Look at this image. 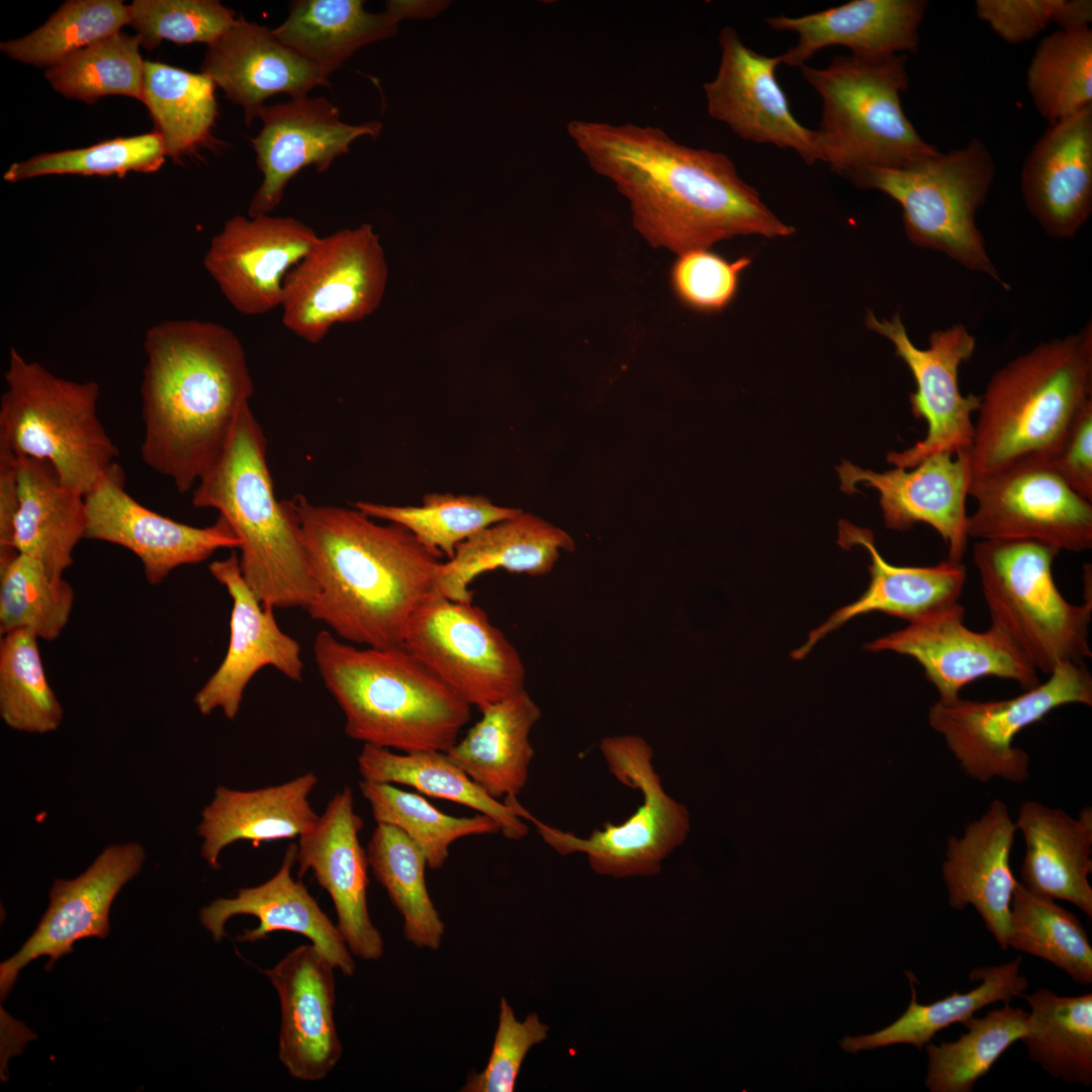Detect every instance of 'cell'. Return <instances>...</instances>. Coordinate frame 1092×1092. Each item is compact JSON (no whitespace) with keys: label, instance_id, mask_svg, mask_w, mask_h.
I'll list each match as a JSON object with an SVG mask.
<instances>
[{"label":"cell","instance_id":"6da1fadb","mask_svg":"<svg viewBox=\"0 0 1092 1092\" xmlns=\"http://www.w3.org/2000/svg\"><path fill=\"white\" fill-rule=\"evenodd\" d=\"M567 132L589 167L626 197L633 225L653 247L679 255L736 236L795 232L724 153L685 146L651 125L573 119Z\"/></svg>","mask_w":1092,"mask_h":1092},{"label":"cell","instance_id":"7a4b0ae2","mask_svg":"<svg viewBox=\"0 0 1092 1092\" xmlns=\"http://www.w3.org/2000/svg\"><path fill=\"white\" fill-rule=\"evenodd\" d=\"M143 461L186 493L217 462L254 384L240 338L201 320H166L145 335Z\"/></svg>","mask_w":1092,"mask_h":1092},{"label":"cell","instance_id":"3957f363","mask_svg":"<svg viewBox=\"0 0 1092 1092\" xmlns=\"http://www.w3.org/2000/svg\"><path fill=\"white\" fill-rule=\"evenodd\" d=\"M292 504L316 585L306 611L342 640L365 647L403 645L407 623L438 589L443 556L405 527L377 524L352 508Z\"/></svg>","mask_w":1092,"mask_h":1092},{"label":"cell","instance_id":"277c9868","mask_svg":"<svg viewBox=\"0 0 1092 1092\" xmlns=\"http://www.w3.org/2000/svg\"><path fill=\"white\" fill-rule=\"evenodd\" d=\"M312 651L354 740L401 752H447L471 718V706L403 645L359 648L323 630Z\"/></svg>","mask_w":1092,"mask_h":1092},{"label":"cell","instance_id":"5b68a950","mask_svg":"<svg viewBox=\"0 0 1092 1092\" xmlns=\"http://www.w3.org/2000/svg\"><path fill=\"white\" fill-rule=\"evenodd\" d=\"M191 503L216 510L229 523L240 541L243 577L264 606L307 609L316 585L301 528L292 500L276 497L267 440L249 403Z\"/></svg>","mask_w":1092,"mask_h":1092},{"label":"cell","instance_id":"8992f818","mask_svg":"<svg viewBox=\"0 0 1092 1092\" xmlns=\"http://www.w3.org/2000/svg\"><path fill=\"white\" fill-rule=\"evenodd\" d=\"M1092 394V322L998 369L981 395L968 450L973 476L1030 457L1050 459Z\"/></svg>","mask_w":1092,"mask_h":1092},{"label":"cell","instance_id":"52a82bcc","mask_svg":"<svg viewBox=\"0 0 1092 1092\" xmlns=\"http://www.w3.org/2000/svg\"><path fill=\"white\" fill-rule=\"evenodd\" d=\"M906 54L838 56L826 68L800 67L823 102L816 130L821 161L839 175L859 167L902 168L940 153L907 118Z\"/></svg>","mask_w":1092,"mask_h":1092},{"label":"cell","instance_id":"ba28073f","mask_svg":"<svg viewBox=\"0 0 1092 1092\" xmlns=\"http://www.w3.org/2000/svg\"><path fill=\"white\" fill-rule=\"evenodd\" d=\"M0 399V451L46 460L67 485L87 494L118 449L97 415L100 386L55 375L10 347Z\"/></svg>","mask_w":1092,"mask_h":1092},{"label":"cell","instance_id":"9c48e42d","mask_svg":"<svg viewBox=\"0 0 1092 1092\" xmlns=\"http://www.w3.org/2000/svg\"><path fill=\"white\" fill-rule=\"evenodd\" d=\"M995 174L991 152L973 139L963 148L902 168L859 167L844 177L859 188L879 190L896 200L912 244L942 253L1009 290L976 223Z\"/></svg>","mask_w":1092,"mask_h":1092},{"label":"cell","instance_id":"30bf717a","mask_svg":"<svg viewBox=\"0 0 1092 1092\" xmlns=\"http://www.w3.org/2000/svg\"><path fill=\"white\" fill-rule=\"evenodd\" d=\"M1060 550L1029 539H985L973 548L991 625L1002 631L1036 670L1092 657V599L1069 603L1053 576Z\"/></svg>","mask_w":1092,"mask_h":1092},{"label":"cell","instance_id":"8fae6325","mask_svg":"<svg viewBox=\"0 0 1092 1092\" xmlns=\"http://www.w3.org/2000/svg\"><path fill=\"white\" fill-rule=\"evenodd\" d=\"M600 749L616 780L642 794V804L627 820L619 825L606 823L589 836L579 837L539 821L523 806L519 815L534 823L542 839L558 853L586 854L590 868L600 875L654 876L663 859L685 841L689 812L663 789L652 764L653 750L643 738L605 737Z\"/></svg>","mask_w":1092,"mask_h":1092},{"label":"cell","instance_id":"7c38bea8","mask_svg":"<svg viewBox=\"0 0 1092 1092\" xmlns=\"http://www.w3.org/2000/svg\"><path fill=\"white\" fill-rule=\"evenodd\" d=\"M1070 704L1092 706V676L1084 663L1060 664L1044 682L1011 699L937 701L928 722L969 777L982 783L995 778L1023 783L1030 777V758L1013 745L1014 738Z\"/></svg>","mask_w":1092,"mask_h":1092},{"label":"cell","instance_id":"4fadbf2b","mask_svg":"<svg viewBox=\"0 0 1092 1092\" xmlns=\"http://www.w3.org/2000/svg\"><path fill=\"white\" fill-rule=\"evenodd\" d=\"M403 646L480 712L525 690L521 656L486 613L439 589L413 613Z\"/></svg>","mask_w":1092,"mask_h":1092},{"label":"cell","instance_id":"5bb4252c","mask_svg":"<svg viewBox=\"0 0 1092 1092\" xmlns=\"http://www.w3.org/2000/svg\"><path fill=\"white\" fill-rule=\"evenodd\" d=\"M387 263L368 223L320 238L284 279L282 323L309 344L336 324L359 322L377 309Z\"/></svg>","mask_w":1092,"mask_h":1092},{"label":"cell","instance_id":"9a60e30c","mask_svg":"<svg viewBox=\"0 0 1092 1092\" xmlns=\"http://www.w3.org/2000/svg\"><path fill=\"white\" fill-rule=\"evenodd\" d=\"M969 537L1029 539L1061 550L1092 548V504L1076 493L1048 459L1030 457L997 471L973 476Z\"/></svg>","mask_w":1092,"mask_h":1092},{"label":"cell","instance_id":"2e32d148","mask_svg":"<svg viewBox=\"0 0 1092 1092\" xmlns=\"http://www.w3.org/2000/svg\"><path fill=\"white\" fill-rule=\"evenodd\" d=\"M867 328L888 339L912 373L916 390L909 395L912 414L926 422L925 437L902 452H889L887 461L899 468H912L939 453L958 454L971 448L974 436L972 416L978 412L981 395H964L959 384L960 367L970 360L976 338L962 324L933 331L926 349L909 338L899 313L880 318L868 310Z\"/></svg>","mask_w":1092,"mask_h":1092},{"label":"cell","instance_id":"e0dca14e","mask_svg":"<svg viewBox=\"0 0 1092 1092\" xmlns=\"http://www.w3.org/2000/svg\"><path fill=\"white\" fill-rule=\"evenodd\" d=\"M964 617L959 602L909 622L866 648L913 657L937 690L941 703L958 700L965 686L985 676L1014 680L1024 691L1040 682L1037 670L1002 631L993 625L983 632L971 630Z\"/></svg>","mask_w":1092,"mask_h":1092},{"label":"cell","instance_id":"ac0fdd59","mask_svg":"<svg viewBox=\"0 0 1092 1092\" xmlns=\"http://www.w3.org/2000/svg\"><path fill=\"white\" fill-rule=\"evenodd\" d=\"M124 483V473L115 462L85 494V539L132 552L149 584L158 585L175 568L200 563L219 549H239L240 541L222 517L206 527L174 521L139 504Z\"/></svg>","mask_w":1092,"mask_h":1092},{"label":"cell","instance_id":"d6986e66","mask_svg":"<svg viewBox=\"0 0 1092 1092\" xmlns=\"http://www.w3.org/2000/svg\"><path fill=\"white\" fill-rule=\"evenodd\" d=\"M318 239L290 216L235 215L211 239L203 266L239 313L261 315L281 305L286 275Z\"/></svg>","mask_w":1092,"mask_h":1092},{"label":"cell","instance_id":"ffe728a7","mask_svg":"<svg viewBox=\"0 0 1092 1092\" xmlns=\"http://www.w3.org/2000/svg\"><path fill=\"white\" fill-rule=\"evenodd\" d=\"M718 40L721 59L717 74L703 85L709 115L742 140L790 148L808 165L821 161L816 130L795 118L777 80L782 55L756 53L729 26L721 29Z\"/></svg>","mask_w":1092,"mask_h":1092},{"label":"cell","instance_id":"44dd1931","mask_svg":"<svg viewBox=\"0 0 1092 1092\" xmlns=\"http://www.w3.org/2000/svg\"><path fill=\"white\" fill-rule=\"evenodd\" d=\"M258 117L262 128L251 143L263 180L249 204V217L270 214L288 182L303 168L314 166L324 172L353 141L376 138L382 128L378 121L345 123L330 100L307 95L264 106Z\"/></svg>","mask_w":1092,"mask_h":1092},{"label":"cell","instance_id":"7402d4cb","mask_svg":"<svg viewBox=\"0 0 1092 1092\" xmlns=\"http://www.w3.org/2000/svg\"><path fill=\"white\" fill-rule=\"evenodd\" d=\"M146 858L138 842L107 846L93 863L72 880L56 879L50 904L36 929L21 948L0 966L1 998L12 989L18 974L31 961L50 958L46 969L72 952L79 939L109 934V912L121 888L141 871Z\"/></svg>","mask_w":1092,"mask_h":1092},{"label":"cell","instance_id":"603a6c76","mask_svg":"<svg viewBox=\"0 0 1092 1092\" xmlns=\"http://www.w3.org/2000/svg\"><path fill=\"white\" fill-rule=\"evenodd\" d=\"M836 470L846 493L859 492L858 483L878 490L888 528L903 531L925 523L947 546V559L962 561L969 540L966 500L973 477L968 451L935 454L907 469L876 472L843 460Z\"/></svg>","mask_w":1092,"mask_h":1092},{"label":"cell","instance_id":"cb8c5ba5","mask_svg":"<svg viewBox=\"0 0 1092 1092\" xmlns=\"http://www.w3.org/2000/svg\"><path fill=\"white\" fill-rule=\"evenodd\" d=\"M363 819L356 813L350 787L334 795L314 825L299 836L298 876L308 871L330 895L339 928L353 956L376 961L383 954L381 933L367 905L369 866L359 841Z\"/></svg>","mask_w":1092,"mask_h":1092},{"label":"cell","instance_id":"d4e9b609","mask_svg":"<svg viewBox=\"0 0 1092 1092\" xmlns=\"http://www.w3.org/2000/svg\"><path fill=\"white\" fill-rule=\"evenodd\" d=\"M208 570L233 600L230 641L223 660L196 693L194 703L201 715L220 709L234 720L245 689L262 667L273 666L301 681L303 662L299 643L280 629L274 608L264 606L245 581L235 551L209 563Z\"/></svg>","mask_w":1092,"mask_h":1092},{"label":"cell","instance_id":"484cf974","mask_svg":"<svg viewBox=\"0 0 1092 1092\" xmlns=\"http://www.w3.org/2000/svg\"><path fill=\"white\" fill-rule=\"evenodd\" d=\"M334 970L310 943L293 948L275 966L262 971L280 1002L279 1061L299 1081L325 1079L343 1054L334 1018Z\"/></svg>","mask_w":1092,"mask_h":1092},{"label":"cell","instance_id":"4316f807","mask_svg":"<svg viewBox=\"0 0 1092 1092\" xmlns=\"http://www.w3.org/2000/svg\"><path fill=\"white\" fill-rule=\"evenodd\" d=\"M1024 204L1052 238H1074L1092 212V105L1053 124L1021 169Z\"/></svg>","mask_w":1092,"mask_h":1092},{"label":"cell","instance_id":"83f0119b","mask_svg":"<svg viewBox=\"0 0 1092 1092\" xmlns=\"http://www.w3.org/2000/svg\"><path fill=\"white\" fill-rule=\"evenodd\" d=\"M200 73L220 87L244 109L250 124L276 94L303 97L315 87L329 86V76L266 26L243 15L214 42L207 46Z\"/></svg>","mask_w":1092,"mask_h":1092},{"label":"cell","instance_id":"f1b7e54d","mask_svg":"<svg viewBox=\"0 0 1092 1092\" xmlns=\"http://www.w3.org/2000/svg\"><path fill=\"white\" fill-rule=\"evenodd\" d=\"M1017 831L1007 805L993 800L961 837L949 836L942 878L951 908L973 906L1002 950H1007L1011 899L1017 881L1010 855Z\"/></svg>","mask_w":1092,"mask_h":1092},{"label":"cell","instance_id":"f546056e","mask_svg":"<svg viewBox=\"0 0 1092 1092\" xmlns=\"http://www.w3.org/2000/svg\"><path fill=\"white\" fill-rule=\"evenodd\" d=\"M297 845L289 844L278 872L265 883L239 889L232 898H217L199 911V921L218 942L224 925L237 915L259 920L255 928L237 936L239 942H256L274 931H289L307 937L329 962L345 976H353L356 964L339 928L318 906L306 887L295 881L291 870Z\"/></svg>","mask_w":1092,"mask_h":1092},{"label":"cell","instance_id":"4dcf8cb0","mask_svg":"<svg viewBox=\"0 0 1092 1092\" xmlns=\"http://www.w3.org/2000/svg\"><path fill=\"white\" fill-rule=\"evenodd\" d=\"M838 544L845 549L860 545L869 552V586L855 602L812 630L806 643L792 653L795 659L804 658L819 640L856 616L882 612L912 622L959 603L967 580L962 561L946 558L932 566L893 565L878 551L870 530L846 521L839 523Z\"/></svg>","mask_w":1092,"mask_h":1092},{"label":"cell","instance_id":"1f68e13d","mask_svg":"<svg viewBox=\"0 0 1092 1092\" xmlns=\"http://www.w3.org/2000/svg\"><path fill=\"white\" fill-rule=\"evenodd\" d=\"M927 6L925 0H852L801 17L781 15L765 22L772 29L798 34L797 43L782 55V64L801 67L817 51L831 46L847 47L858 57L915 54Z\"/></svg>","mask_w":1092,"mask_h":1092},{"label":"cell","instance_id":"d6a6232c","mask_svg":"<svg viewBox=\"0 0 1092 1092\" xmlns=\"http://www.w3.org/2000/svg\"><path fill=\"white\" fill-rule=\"evenodd\" d=\"M1026 851L1020 877L1025 888L1054 900H1065L1092 917V809L1077 817L1030 800L1015 821Z\"/></svg>","mask_w":1092,"mask_h":1092},{"label":"cell","instance_id":"836d02e7","mask_svg":"<svg viewBox=\"0 0 1092 1092\" xmlns=\"http://www.w3.org/2000/svg\"><path fill=\"white\" fill-rule=\"evenodd\" d=\"M317 781L316 775L308 771L284 784L252 791L218 786L201 811L197 827L203 839L201 856L211 869L218 870L219 853L238 840H250L256 846L299 837L318 818L308 801Z\"/></svg>","mask_w":1092,"mask_h":1092},{"label":"cell","instance_id":"e575fe53","mask_svg":"<svg viewBox=\"0 0 1092 1092\" xmlns=\"http://www.w3.org/2000/svg\"><path fill=\"white\" fill-rule=\"evenodd\" d=\"M17 511L13 548L39 561L52 576H63L85 539V494L65 484L46 460L15 457Z\"/></svg>","mask_w":1092,"mask_h":1092},{"label":"cell","instance_id":"d590c367","mask_svg":"<svg viewBox=\"0 0 1092 1092\" xmlns=\"http://www.w3.org/2000/svg\"><path fill=\"white\" fill-rule=\"evenodd\" d=\"M562 529L528 513L492 524L457 545L441 565L438 589L455 602H472L469 585L481 573L503 568L540 576L549 573L560 550L574 551Z\"/></svg>","mask_w":1092,"mask_h":1092},{"label":"cell","instance_id":"8d00e7d4","mask_svg":"<svg viewBox=\"0 0 1092 1092\" xmlns=\"http://www.w3.org/2000/svg\"><path fill=\"white\" fill-rule=\"evenodd\" d=\"M481 714L447 754L491 798L517 797L528 781L535 754L529 736L541 710L523 690Z\"/></svg>","mask_w":1092,"mask_h":1092},{"label":"cell","instance_id":"74e56055","mask_svg":"<svg viewBox=\"0 0 1092 1092\" xmlns=\"http://www.w3.org/2000/svg\"><path fill=\"white\" fill-rule=\"evenodd\" d=\"M1021 957L1000 966L975 968L969 974L972 981H979L977 987L961 993L951 994L930 1004H920L914 987L915 977L906 972L911 987V1001L905 1012L887 1027L876 1032L857 1036H846L839 1041L848 1053H858L907 1043L922 1050L940 1030L963 1023L983 1007L996 1003H1010L1020 997L1028 983L1020 975Z\"/></svg>","mask_w":1092,"mask_h":1092},{"label":"cell","instance_id":"f35d334b","mask_svg":"<svg viewBox=\"0 0 1092 1092\" xmlns=\"http://www.w3.org/2000/svg\"><path fill=\"white\" fill-rule=\"evenodd\" d=\"M357 763L364 781L408 786L421 795L471 808L493 819L507 839L518 840L528 834V827L515 808L488 796L447 752L423 750L398 754L389 748L364 744Z\"/></svg>","mask_w":1092,"mask_h":1092},{"label":"cell","instance_id":"ab89813d","mask_svg":"<svg viewBox=\"0 0 1092 1092\" xmlns=\"http://www.w3.org/2000/svg\"><path fill=\"white\" fill-rule=\"evenodd\" d=\"M397 25L360 0H296L273 34L330 76L358 50L391 37Z\"/></svg>","mask_w":1092,"mask_h":1092},{"label":"cell","instance_id":"60d3db41","mask_svg":"<svg viewBox=\"0 0 1092 1092\" xmlns=\"http://www.w3.org/2000/svg\"><path fill=\"white\" fill-rule=\"evenodd\" d=\"M1022 997L1030 1006L1021 1038L1029 1058L1054 1078L1092 1084V993L1061 996L1038 989Z\"/></svg>","mask_w":1092,"mask_h":1092},{"label":"cell","instance_id":"b9f144b4","mask_svg":"<svg viewBox=\"0 0 1092 1092\" xmlns=\"http://www.w3.org/2000/svg\"><path fill=\"white\" fill-rule=\"evenodd\" d=\"M215 84L160 62L145 61L143 100L161 136L166 157L174 160L206 145L217 116Z\"/></svg>","mask_w":1092,"mask_h":1092},{"label":"cell","instance_id":"7bdbcfd3","mask_svg":"<svg viewBox=\"0 0 1092 1092\" xmlns=\"http://www.w3.org/2000/svg\"><path fill=\"white\" fill-rule=\"evenodd\" d=\"M366 853L375 879L402 917L404 937L417 947L439 948L445 925L427 890L422 850L398 828L377 824Z\"/></svg>","mask_w":1092,"mask_h":1092},{"label":"cell","instance_id":"ee69618b","mask_svg":"<svg viewBox=\"0 0 1092 1092\" xmlns=\"http://www.w3.org/2000/svg\"><path fill=\"white\" fill-rule=\"evenodd\" d=\"M968 1031L957 1040L931 1041L927 1052L925 1085L931 1092H971L1001 1055L1027 1033L1029 1013L1009 1003L974 1015L963 1022Z\"/></svg>","mask_w":1092,"mask_h":1092},{"label":"cell","instance_id":"f6af8a7d","mask_svg":"<svg viewBox=\"0 0 1092 1092\" xmlns=\"http://www.w3.org/2000/svg\"><path fill=\"white\" fill-rule=\"evenodd\" d=\"M1007 945L1053 964L1074 983L1092 984V946L1077 916L1018 881L1011 899Z\"/></svg>","mask_w":1092,"mask_h":1092},{"label":"cell","instance_id":"bcb514c9","mask_svg":"<svg viewBox=\"0 0 1092 1092\" xmlns=\"http://www.w3.org/2000/svg\"><path fill=\"white\" fill-rule=\"evenodd\" d=\"M1026 86L1049 124L1092 105V30L1058 29L1038 43Z\"/></svg>","mask_w":1092,"mask_h":1092},{"label":"cell","instance_id":"7dc6e473","mask_svg":"<svg viewBox=\"0 0 1092 1092\" xmlns=\"http://www.w3.org/2000/svg\"><path fill=\"white\" fill-rule=\"evenodd\" d=\"M352 507L370 518L396 523L411 531L431 551L451 559L458 544L484 528L523 511L499 507L483 495L428 493L422 507L390 506L359 500Z\"/></svg>","mask_w":1092,"mask_h":1092},{"label":"cell","instance_id":"c3c4849f","mask_svg":"<svg viewBox=\"0 0 1092 1092\" xmlns=\"http://www.w3.org/2000/svg\"><path fill=\"white\" fill-rule=\"evenodd\" d=\"M359 790L376 823L394 826L405 833L422 850L430 870L443 867L450 845L457 839L499 832L497 823L487 815L450 816L421 794L403 791L392 784L362 780Z\"/></svg>","mask_w":1092,"mask_h":1092},{"label":"cell","instance_id":"681fc988","mask_svg":"<svg viewBox=\"0 0 1092 1092\" xmlns=\"http://www.w3.org/2000/svg\"><path fill=\"white\" fill-rule=\"evenodd\" d=\"M38 638L19 629L0 640V717L11 729L31 734L57 730L64 711L51 688Z\"/></svg>","mask_w":1092,"mask_h":1092},{"label":"cell","instance_id":"f907efd6","mask_svg":"<svg viewBox=\"0 0 1092 1092\" xmlns=\"http://www.w3.org/2000/svg\"><path fill=\"white\" fill-rule=\"evenodd\" d=\"M140 47L136 35L119 31L46 69V78L62 95L86 103L107 95L142 101L145 61Z\"/></svg>","mask_w":1092,"mask_h":1092},{"label":"cell","instance_id":"816d5d0a","mask_svg":"<svg viewBox=\"0 0 1092 1092\" xmlns=\"http://www.w3.org/2000/svg\"><path fill=\"white\" fill-rule=\"evenodd\" d=\"M74 590L36 559L17 553L0 565V634L24 629L38 639H57L69 622Z\"/></svg>","mask_w":1092,"mask_h":1092},{"label":"cell","instance_id":"f5cc1de1","mask_svg":"<svg viewBox=\"0 0 1092 1092\" xmlns=\"http://www.w3.org/2000/svg\"><path fill=\"white\" fill-rule=\"evenodd\" d=\"M129 9L120 0H70L31 33L1 42L18 62L46 69L67 56L120 31Z\"/></svg>","mask_w":1092,"mask_h":1092},{"label":"cell","instance_id":"db71d44e","mask_svg":"<svg viewBox=\"0 0 1092 1092\" xmlns=\"http://www.w3.org/2000/svg\"><path fill=\"white\" fill-rule=\"evenodd\" d=\"M166 154L161 136L156 132L116 138L91 147L43 153L28 160L13 163L3 179L16 183L43 175L125 176L128 172L158 171Z\"/></svg>","mask_w":1092,"mask_h":1092},{"label":"cell","instance_id":"11a10c76","mask_svg":"<svg viewBox=\"0 0 1092 1092\" xmlns=\"http://www.w3.org/2000/svg\"><path fill=\"white\" fill-rule=\"evenodd\" d=\"M128 9V25L146 50H154L164 39L209 46L237 19L234 10L214 0H134Z\"/></svg>","mask_w":1092,"mask_h":1092},{"label":"cell","instance_id":"9f6ffc18","mask_svg":"<svg viewBox=\"0 0 1092 1092\" xmlns=\"http://www.w3.org/2000/svg\"><path fill=\"white\" fill-rule=\"evenodd\" d=\"M549 1027L532 1013L524 1021L503 997L492 1050L485 1068L471 1072L463 1092H513L521 1065L529 1050L547 1037Z\"/></svg>","mask_w":1092,"mask_h":1092},{"label":"cell","instance_id":"6f0895ef","mask_svg":"<svg viewBox=\"0 0 1092 1092\" xmlns=\"http://www.w3.org/2000/svg\"><path fill=\"white\" fill-rule=\"evenodd\" d=\"M748 257L727 261L709 250L679 254L672 265L670 282L674 293L688 306L705 312L726 307L736 294Z\"/></svg>","mask_w":1092,"mask_h":1092},{"label":"cell","instance_id":"680465c9","mask_svg":"<svg viewBox=\"0 0 1092 1092\" xmlns=\"http://www.w3.org/2000/svg\"><path fill=\"white\" fill-rule=\"evenodd\" d=\"M1061 0H977L978 18L1006 42L1017 44L1041 32Z\"/></svg>","mask_w":1092,"mask_h":1092},{"label":"cell","instance_id":"91938a15","mask_svg":"<svg viewBox=\"0 0 1092 1092\" xmlns=\"http://www.w3.org/2000/svg\"><path fill=\"white\" fill-rule=\"evenodd\" d=\"M1048 461L1076 493L1092 502V398L1077 413Z\"/></svg>","mask_w":1092,"mask_h":1092},{"label":"cell","instance_id":"94428289","mask_svg":"<svg viewBox=\"0 0 1092 1092\" xmlns=\"http://www.w3.org/2000/svg\"><path fill=\"white\" fill-rule=\"evenodd\" d=\"M17 511L15 457L0 451V565L17 552L13 548V529Z\"/></svg>","mask_w":1092,"mask_h":1092},{"label":"cell","instance_id":"6125c7cd","mask_svg":"<svg viewBox=\"0 0 1092 1092\" xmlns=\"http://www.w3.org/2000/svg\"><path fill=\"white\" fill-rule=\"evenodd\" d=\"M448 3L446 1L390 0L386 2L383 12L392 23L397 25L402 19L435 17L445 10Z\"/></svg>","mask_w":1092,"mask_h":1092},{"label":"cell","instance_id":"be15d7a7","mask_svg":"<svg viewBox=\"0 0 1092 1092\" xmlns=\"http://www.w3.org/2000/svg\"><path fill=\"white\" fill-rule=\"evenodd\" d=\"M1052 21L1061 30H1076L1089 27L1092 21V1L1061 0L1053 14Z\"/></svg>","mask_w":1092,"mask_h":1092}]
</instances>
